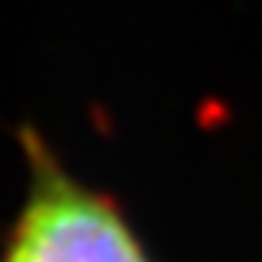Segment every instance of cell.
<instances>
[{
	"mask_svg": "<svg viewBox=\"0 0 262 262\" xmlns=\"http://www.w3.org/2000/svg\"><path fill=\"white\" fill-rule=\"evenodd\" d=\"M27 167L0 262H154L118 203L69 174L36 135H27Z\"/></svg>",
	"mask_w": 262,
	"mask_h": 262,
	"instance_id": "obj_1",
	"label": "cell"
}]
</instances>
